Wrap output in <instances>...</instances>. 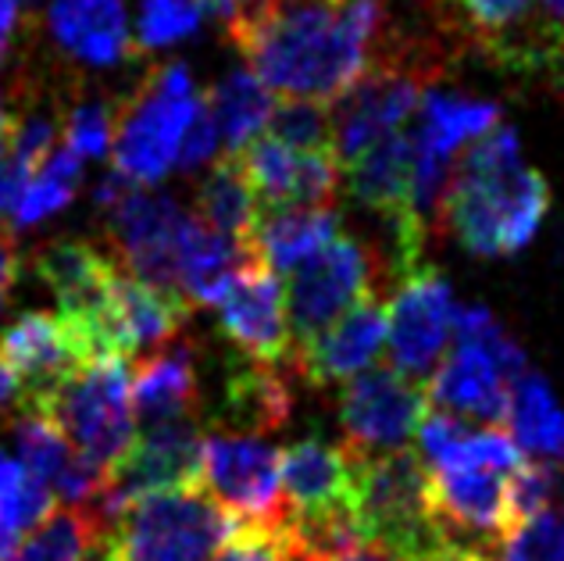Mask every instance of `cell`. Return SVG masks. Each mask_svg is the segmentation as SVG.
<instances>
[{"mask_svg": "<svg viewBox=\"0 0 564 561\" xmlns=\"http://www.w3.org/2000/svg\"><path fill=\"white\" fill-rule=\"evenodd\" d=\"M269 90L336 105L376 57L382 0H240L226 22Z\"/></svg>", "mask_w": 564, "mask_h": 561, "instance_id": "cell-1", "label": "cell"}, {"mask_svg": "<svg viewBox=\"0 0 564 561\" xmlns=\"http://www.w3.org/2000/svg\"><path fill=\"white\" fill-rule=\"evenodd\" d=\"M551 212V183L522 161L518 132L494 126L454 161L440 223L479 258H511L525 250Z\"/></svg>", "mask_w": 564, "mask_h": 561, "instance_id": "cell-2", "label": "cell"}, {"mask_svg": "<svg viewBox=\"0 0 564 561\" xmlns=\"http://www.w3.org/2000/svg\"><path fill=\"white\" fill-rule=\"evenodd\" d=\"M529 368L525 350L503 333L494 312L465 304L454 315V344L429 376V397L454 419L508 425L511 382Z\"/></svg>", "mask_w": 564, "mask_h": 561, "instance_id": "cell-3", "label": "cell"}, {"mask_svg": "<svg viewBox=\"0 0 564 561\" xmlns=\"http://www.w3.org/2000/svg\"><path fill=\"white\" fill-rule=\"evenodd\" d=\"M240 529L197 483L147 494L108 529V561H215Z\"/></svg>", "mask_w": 564, "mask_h": 561, "instance_id": "cell-4", "label": "cell"}, {"mask_svg": "<svg viewBox=\"0 0 564 561\" xmlns=\"http://www.w3.org/2000/svg\"><path fill=\"white\" fill-rule=\"evenodd\" d=\"M354 519L365 540H376L408 561H429L447 548L429 508V468L411 451L358 454Z\"/></svg>", "mask_w": 564, "mask_h": 561, "instance_id": "cell-5", "label": "cell"}, {"mask_svg": "<svg viewBox=\"0 0 564 561\" xmlns=\"http://www.w3.org/2000/svg\"><path fill=\"white\" fill-rule=\"evenodd\" d=\"M200 108L204 97L193 90V72L183 62L154 68L115 111V172L137 186L161 183L175 169L183 137Z\"/></svg>", "mask_w": 564, "mask_h": 561, "instance_id": "cell-6", "label": "cell"}, {"mask_svg": "<svg viewBox=\"0 0 564 561\" xmlns=\"http://www.w3.org/2000/svg\"><path fill=\"white\" fill-rule=\"evenodd\" d=\"M40 416L51 419L86 462L108 472L137 440L129 358L108 354L86 362Z\"/></svg>", "mask_w": 564, "mask_h": 561, "instance_id": "cell-7", "label": "cell"}, {"mask_svg": "<svg viewBox=\"0 0 564 561\" xmlns=\"http://www.w3.org/2000/svg\"><path fill=\"white\" fill-rule=\"evenodd\" d=\"M376 255L354 236H336L318 255H311L290 272L286 287V319L293 336V354L322 336L350 308L376 298L379 287Z\"/></svg>", "mask_w": 564, "mask_h": 561, "instance_id": "cell-8", "label": "cell"}, {"mask_svg": "<svg viewBox=\"0 0 564 561\" xmlns=\"http://www.w3.org/2000/svg\"><path fill=\"white\" fill-rule=\"evenodd\" d=\"M425 68L408 54L390 51L376 54L365 76L333 105V132L339 165H350L368 147L400 132V126L419 111L425 94Z\"/></svg>", "mask_w": 564, "mask_h": 561, "instance_id": "cell-9", "label": "cell"}, {"mask_svg": "<svg viewBox=\"0 0 564 561\" xmlns=\"http://www.w3.org/2000/svg\"><path fill=\"white\" fill-rule=\"evenodd\" d=\"M282 454L261 436L247 433H207L200 451V479L221 508L243 526L279 529L290 522L282 497Z\"/></svg>", "mask_w": 564, "mask_h": 561, "instance_id": "cell-10", "label": "cell"}, {"mask_svg": "<svg viewBox=\"0 0 564 561\" xmlns=\"http://www.w3.org/2000/svg\"><path fill=\"white\" fill-rule=\"evenodd\" d=\"M390 312V368L414 382H425L447 358L454 344V290L433 265H419L397 283V293L386 301Z\"/></svg>", "mask_w": 564, "mask_h": 561, "instance_id": "cell-11", "label": "cell"}, {"mask_svg": "<svg viewBox=\"0 0 564 561\" xmlns=\"http://www.w3.org/2000/svg\"><path fill=\"white\" fill-rule=\"evenodd\" d=\"M429 416L425 382L400 376L397 368H368L347 379L339 393V430L354 454L408 451Z\"/></svg>", "mask_w": 564, "mask_h": 561, "instance_id": "cell-12", "label": "cell"}, {"mask_svg": "<svg viewBox=\"0 0 564 561\" xmlns=\"http://www.w3.org/2000/svg\"><path fill=\"white\" fill-rule=\"evenodd\" d=\"M200 451L204 436L193 419L143 430V436L132 440V447L104 476V494L97 500L100 519L111 526L132 500L193 486L200 479Z\"/></svg>", "mask_w": 564, "mask_h": 561, "instance_id": "cell-13", "label": "cell"}, {"mask_svg": "<svg viewBox=\"0 0 564 561\" xmlns=\"http://www.w3.org/2000/svg\"><path fill=\"white\" fill-rule=\"evenodd\" d=\"M189 215L180 201L154 190H132V194L108 212V236L118 261L126 265L129 276L140 283L180 293V250L189 226Z\"/></svg>", "mask_w": 564, "mask_h": 561, "instance_id": "cell-14", "label": "cell"}, {"mask_svg": "<svg viewBox=\"0 0 564 561\" xmlns=\"http://www.w3.org/2000/svg\"><path fill=\"white\" fill-rule=\"evenodd\" d=\"M282 497H286L290 529L311 533V529L347 526L354 519V472L358 454L347 444L304 436L282 451Z\"/></svg>", "mask_w": 564, "mask_h": 561, "instance_id": "cell-15", "label": "cell"}, {"mask_svg": "<svg viewBox=\"0 0 564 561\" xmlns=\"http://www.w3.org/2000/svg\"><path fill=\"white\" fill-rule=\"evenodd\" d=\"M90 362L62 315L22 312L0 333V365L19 387V411H40Z\"/></svg>", "mask_w": 564, "mask_h": 561, "instance_id": "cell-16", "label": "cell"}, {"mask_svg": "<svg viewBox=\"0 0 564 561\" xmlns=\"http://www.w3.org/2000/svg\"><path fill=\"white\" fill-rule=\"evenodd\" d=\"M218 322L236 347L258 365H279L293 354L286 293L264 261H250L218 301Z\"/></svg>", "mask_w": 564, "mask_h": 561, "instance_id": "cell-17", "label": "cell"}, {"mask_svg": "<svg viewBox=\"0 0 564 561\" xmlns=\"http://www.w3.org/2000/svg\"><path fill=\"white\" fill-rule=\"evenodd\" d=\"M236 158L264 208H322L339 190L336 151H293L272 137H258Z\"/></svg>", "mask_w": 564, "mask_h": 561, "instance_id": "cell-18", "label": "cell"}, {"mask_svg": "<svg viewBox=\"0 0 564 561\" xmlns=\"http://www.w3.org/2000/svg\"><path fill=\"white\" fill-rule=\"evenodd\" d=\"M386 336H390V312H386L382 293H376L350 308L304 350H296L293 362L311 387H333V382H347L368 373L386 347Z\"/></svg>", "mask_w": 564, "mask_h": 561, "instance_id": "cell-19", "label": "cell"}, {"mask_svg": "<svg viewBox=\"0 0 564 561\" xmlns=\"http://www.w3.org/2000/svg\"><path fill=\"white\" fill-rule=\"evenodd\" d=\"M200 404V379L197 358H193L189 339L175 336L165 347L151 350L132 376V411L143 430L169 422H186L197 416Z\"/></svg>", "mask_w": 564, "mask_h": 561, "instance_id": "cell-20", "label": "cell"}, {"mask_svg": "<svg viewBox=\"0 0 564 561\" xmlns=\"http://www.w3.org/2000/svg\"><path fill=\"white\" fill-rule=\"evenodd\" d=\"M47 25L57 47L94 68H111L132 51L126 0H51Z\"/></svg>", "mask_w": 564, "mask_h": 561, "instance_id": "cell-21", "label": "cell"}, {"mask_svg": "<svg viewBox=\"0 0 564 561\" xmlns=\"http://www.w3.org/2000/svg\"><path fill=\"white\" fill-rule=\"evenodd\" d=\"M254 261L250 247L236 236H226L200 223L197 215H189V226L183 236L180 250V293L183 301L193 308H218V301L226 298L229 287L236 283L247 265Z\"/></svg>", "mask_w": 564, "mask_h": 561, "instance_id": "cell-22", "label": "cell"}, {"mask_svg": "<svg viewBox=\"0 0 564 561\" xmlns=\"http://www.w3.org/2000/svg\"><path fill=\"white\" fill-rule=\"evenodd\" d=\"M336 236L339 215L329 204H322V208H261L254 229L247 236V247L272 272H293L296 265L318 255Z\"/></svg>", "mask_w": 564, "mask_h": 561, "instance_id": "cell-23", "label": "cell"}, {"mask_svg": "<svg viewBox=\"0 0 564 561\" xmlns=\"http://www.w3.org/2000/svg\"><path fill=\"white\" fill-rule=\"evenodd\" d=\"M204 105L215 118L218 140L226 143V154H240L243 147H250L269 129L275 100L269 86L250 68H232L207 90Z\"/></svg>", "mask_w": 564, "mask_h": 561, "instance_id": "cell-24", "label": "cell"}, {"mask_svg": "<svg viewBox=\"0 0 564 561\" xmlns=\"http://www.w3.org/2000/svg\"><path fill=\"white\" fill-rule=\"evenodd\" d=\"M108 522L97 508H54L8 561H108Z\"/></svg>", "mask_w": 564, "mask_h": 561, "instance_id": "cell-25", "label": "cell"}, {"mask_svg": "<svg viewBox=\"0 0 564 561\" xmlns=\"http://www.w3.org/2000/svg\"><path fill=\"white\" fill-rule=\"evenodd\" d=\"M508 425L514 444L536 462H564V411L554 401V390L536 368H525L511 382Z\"/></svg>", "mask_w": 564, "mask_h": 561, "instance_id": "cell-26", "label": "cell"}, {"mask_svg": "<svg viewBox=\"0 0 564 561\" xmlns=\"http://www.w3.org/2000/svg\"><path fill=\"white\" fill-rule=\"evenodd\" d=\"M293 411L286 382L279 379L275 365L250 362L229 376L226 387V422L236 433L261 436L264 430H282Z\"/></svg>", "mask_w": 564, "mask_h": 561, "instance_id": "cell-27", "label": "cell"}, {"mask_svg": "<svg viewBox=\"0 0 564 561\" xmlns=\"http://www.w3.org/2000/svg\"><path fill=\"white\" fill-rule=\"evenodd\" d=\"M258 194L250 186L247 172L240 165L236 154H221L207 180L197 190V215L200 223H207L212 229L236 236V240L247 244L250 229H254V218H258Z\"/></svg>", "mask_w": 564, "mask_h": 561, "instance_id": "cell-28", "label": "cell"}, {"mask_svg": "<svg viewBox=\"0 0 564 561\" xmlns=\"http://www.w3.org/2000/svg\"><path fill=\"white\" fill-rule=\"evenodd\" d=\"M54 511V490L36 479L19 457L0 451V561H8L25 533Z\"/></svg>", "mask_w": 564, "mask_h": 561, "instance_id": "cell-29", "label": "cell"}, {"mask_svg": "<svg viewBox=\"0 0 564 561\" xmlns=\"http://www.w3.org/2000/svg\"><path fill=\"white\" fill-rule=\"evenodd\" d=\"M79 180H83V161L72 154L68 147H57V151L43 161V169L29 175L19 208L11 215V229L40 226L43 218L68 208L72 197H76Z\"/></svg>", "mask_w": 564, "mask_h": 561, "instance_id": "cell-30", "label": "cell"}, {"mask_svg": "<svg viewBox=\"0 0 564 561\" xmlns=\"http://www.w3.org/2000/svg\"><path fill=\"white\" fill-rule=\"evenodd\" d=\"M11 433L14 447H19V462L54 490V483L65 476L79 451L68 444L51 419L36 416V411H19V419L11 422Z\"/></svg>", "mask_w": 564, "mask_h": 561, "instance_id": "cell-31", "label": "cell"}, {"mask_svg": "<svg viewBox=\"0 0 564 561\" xmlns=\"http://www.w3.org/2000/svg\"><path fill=\"white\" fill-rule=\"evenodd\" d=\"M264 137L279 140L282 147H293V151H336L333 111L318 100L286 97L272 108Z\"/></svg>", "mask_w": 564, "mask_h": 561, "instance_id": "cell-32", "label": "cell"}, {"mask_svg": "<svg viewBox=\"0 0 564 561\" xmlns=\"http://www.w3.org/2000/svg\"><path fill=\"white\" fill-rule=\"evenodd\" d=\"M204 22V8L197 0H143L137 19V47L165 51L189 40Z\"/></svg>", "mask_w": 564, "mask_h": 561, "instance_id": "cell-33", "label": "cell"}, {"mask_svg": "<svg viewBox=\"0 0 564 561\" xmlns=\"http://www.w3.org/2000/svg\"><path fill=\"white\" fill-rule=\"evenodd\" d=\"M440 4L468 29L475 43L500 51V40L525 19L532 0H440Z\"/></svg>", "mask_w": 564, "mask_h": 561, "instance_id": "cell-34", "label": "cell"}, {"mask_svg": "<svg viewBox=\"0 0 564 561\" xmlns=\"http://www.w3.org/2000/svg\"><path fill=\"white\" fill-rule=\"evenodd\" d=\"M500 561H564V508L518 522L500 543Z\"/></svg>", "mask_w": 564, "mask_h": 561, "instance_id": "cell-35", "label": "cell"}, {"mask_svg": "<svg viewBox=\"0 0 564 561\" xmlns=\"http://www.w3.org/2000/svg\"><path fill=\"white\" fill-rule=\"evenodd\" d=\"M62 132H65V147L79 161L104 158L115 140V111L108 105H100V100H83V105L68 111Z\"/></svg>", "mask_w": 564, "mask_h": 561, "instance_id": "cell-36", "label": "cell"}, {"mask_svg": "<svg viewBox=\"0 0 564 561\" xmlns=\"http://www.w3.org/2000/svg\"><path fill=\"white\" fill-rule=\"evenodd\" d=\"M293 537L290 526H240L229 543L215 554V561H290Z\"/></svg>", "mask_w": 564, "mask_h": 561, "instance_id": "cell-37", "label": "cell"}, {"mask_svg": "<svg viewBox=\"0 0 564 561\" xmlns=\"http://www.w3.org/2000/svg\"><path fill=\"white\" fill-rule=\"evenodd\" d=\"M218 129H215V118L212 111H207V105L197 111V118H193V126L186 129L183 137V147H180V158H175V165H180L183 172H197L204 165H212L215 154H218Z\"/></svg>", "mask_w": 564, "mask_h": 561, "instance_id": "cell-38", "label": "cell"}, {"mask_svg": "<svg viewBox=\"0 0 564 561\" xmlns=\"http://www.w3.org/2000/svg\"><path fill=\"white\" fill-rule=\"evenodd\" d=\"M307 561H315V558H307ZM318 561H408V558H400L397 551H390V548H382V543L361 537V540H354V543H347V548H339V551L325 554Z\"/></svg>", "mask_w": 564, "mask_h": 561, "instance_id": "cell-39", "label": "cell"}, {"mask_svg": "<svg viewBox=\"0 0 564 561\" xmlns=\"http://www.w3.org/2000/svg\"><path fill=\"white\" fill-rule=\"evenodd\" d=\"M540 14H543L546 51L561 54L564 51V0H540Z\"/></svg>", "mask_w": 564, "mask_h": 561, "instance_id": "cell-40", "label": "cell"}, {"mask_svg": "<svg viewBox=\"0 0 564 561\" xmlns=\"http://www.w3.org/2000/svg\"><path fill=\"white\" fill-rule=\"evenodd\" d=\"M14 279H19V255H14L8 229H0V301H8Z\"/></svg>", "mask_w": 564, "mask_h": 561, "instance_id": "cell-41", "label": "cell"}, {"mask_svg": "<svg viewBox=\"0 0 564 561\" xmlns=\"http://www.w3.org/2000/svg\"><path fill=\"white\" fill-rule=\"evenodd\" d=\"M19 14H22V0H0V62L11 47V33L19 25Z\"/></svg>", "mask_w": 564, "mask_h": 561, "instance_id": "cell-42", "label": "cell"}, {"mask_svg": "<svg viewBox=\"0 0 564 561\" xmlns=\"http://www.w3.org/2000/svg\"><path fill=\"white\" fill-rule=\"evenodd\" d=\"M429 561H500V551H482V548H465V543H451L436 558Z\"/></svg>", "mask_w": 564, "mask_h": 561, "instance_id": "cell-43", "label": "cell"}, {"mask_svg": "<svg viewBox=\"0 0 564 561\" xmlns=\"http://www.w3.org/2000/svg\"><path fill=\"white\" fill-rule=\"evenodd\" d=\"M19 404V387H14V379L4 365H0V408H11Z\"/></svg>", "mask_w": 564, "mask_h": 561, "instance_id": "cell-44", "label": "cell"}, {"mask_svg": "<svg viewBox=\"0 0 564 561\" xmlns=\"http://www.w3.org/2000/svg\"><path fill=\"white\" fill-rule=\"evenodd\" d=\"M197 4L204 8V11H212V14H218V19H232L236 14V8H240V0H197Z\"/></svg>", "mask_w": 564, "mask_h": 561, "instance_id": "cell-45", "label": "cell"}, {"mask_svg": "<svg viewBox=\"0 0 564 561\" xmlns=\"http://www.w3.org/2000/svg\"><path fill=\"white\" fill-rule=\"evenodd\" d=\"M8 132H11V126L0 129V172H4V165H8Z\"/></svg>", "mask_w": 564, "mask_h": 561, "instance_id": "cell-46", "label": "cell"}, {"mask_svg": "<svg viewBox=\"0 0 564 561\" xmlns=\"http://www.w3.org/2000/svg\"><path fill=\"white\" fill-rule=\"evenodd\" d=\"M290 537H293V533H290ZM290 561H307V558H304L301 551H296V543H293V554H290Z\"/></svg>", "mask_w": 564, "mask_h": 561, "instance_id": "cell-47", "label": "cell"}]
</instances>
